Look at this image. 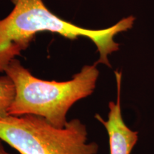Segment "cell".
<instances>
[{"instance_id":"obj_2","label":"cell","mask_w":154,"mask_h":154,"mask_svg":"<svg viewBox=\"0 0 154 154\" xmlns=\"http://www.w3.org/2000/svg\"><path fill=\"white\" fill-rule=\"evenodd\" d=\"M96 65H86L72 79L57 82L36 78L18 59H13L5 72L15 88L8 115L38 116L54 126L63 128L72 106L94 91L99 76Z\"/></svg>"},{"instance_id":"obj_3","label":"cell","mask_w":154,"mask_h":154,"mask_svg":"<svg viewBox=\"0 0 154 154\" xmlns=\"http://www.w3.org/2000/svg\"><path fill=\"white\" fill-rule=\"evenodd\" d=\"M0 139L20 154H96L99 146L88 143L86 126L79 119L63 128L35 115L0 117Z\"/></svg>"},{"instance_id":"obj_5","label":"cell","mask_w":154,"mask_h":154,"mask_svg":"<svg viewBox=\"0 0 154 154\" xmlns=\"http://www.w3.org/2000/svg\"><path fill=\"white\" fill-rule=\"evenodd\" d=\"M14 96L15 88L11 79L6 74L0 76V117L8 115Z\"/></svg>"},{"instance_id":"obj_4","label":"cell","mask_w":154,"mask_h":154,"mask_svg":"<svg viewBox=\"0 0 154 154\" xmlns=\"http://www.w3.org/2000/svg\"><path fill=\"white\" fill-rule=\"evenodd\" d=\"M115 75L117 83L116 101L109 102L107 120L99 114H96L95 118L103 124L109 135L110 154H131L138 141V132L128 128L123 119L121 106V73L116 71Z\"/></svg>"},{"instance_id":"obj_6","label":"cell","mask_w":154,"mask_h":154,"mask_svg":"<svg viewBox=\"0 0 154 154\" xmlns=\"http://www.w3.org/2000/svg\"><path fill=\"white\" fill-rule=\"evenodd\" d=\"M2 140L0 139V154H11V153H9V152H7L5 149V148H4L3 144H2Z\"/></svg>"},{"instance_id":"obj_1","label":"cell","mask_w":154,"mask_h":154,"mask_svg":"<svg viewBox=\"0 0 154 154\" xmlns=\"http://www.w3.org/2000/svg\"><path fill=\"white\" fill-rule=\"evenodd\" d=\"M14 7L0 20V73L5 72L13 59L27 49L38 33L49 32L71 40L86 37L95 44L99 53L96 62L111 67L109 54L119 49L114 37L132 28L135 17L123 18L113 26L102 29L81 27L54 14L43 0H11Z\"/></svg>"}]
</instances>
